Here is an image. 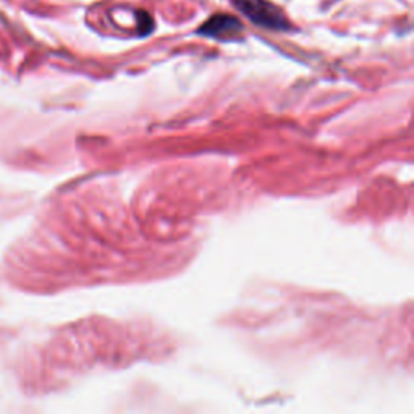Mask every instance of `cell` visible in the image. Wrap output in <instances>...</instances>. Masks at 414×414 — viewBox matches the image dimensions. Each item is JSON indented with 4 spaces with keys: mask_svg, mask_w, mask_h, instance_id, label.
Returning a JSON list of instances; mask_svg holds the SVG:
<instances>
[{
    "mask_svg": "<svg viewBox=\"0 0 414 414\" xmlns=\"http://www.w3.org/2000/svg\"><path fill=\"white\" fill-rule=\"evenodd\" d=\"M235 8L256 26L270 31H288L291 25L285 12L270 0H231Z\"/></svg>",
    "mask_w": 414,
    "mask_h": 414,
    "instance_id": "6da1fadb",
    "label": "cell"
},
{
    "mask_svg": "<svg viewBox=\"0 0 414 414\" xmlns=\"http://www.w3.org/2000/svg\"><path fill=\"white\" fill-rule=\"evenodd\" d=\"M243 23L233 15L229 13H215L211 18L200 26L197 35L204 37H211L215 41H236L243 36Z\"/></svg>",
    "mask_w": 414,
    "mask_h": 414,
    "instance_id": "7a4b0ae2",
    "label": "cell"
},
{
    "mask_svg": "<svg viewBox=\"0 0 414 414\" xmlns=\"http://www.w3.org/2000/svg\"><path fill=\"white\" fill-rule=\"evenodd\" d=\"M154 30V21L151 18V15L145 10H140L138 12V31L140 35H149Z\"/></svg>",
    "mask_w": 414,
    "mask_h": 414,
    "instance_id": "3957f363",
    "label": "cell"
}]
</instances>
